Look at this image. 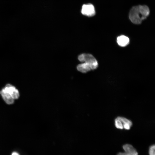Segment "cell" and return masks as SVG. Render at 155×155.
Here are the masks:
<instances>
[{"instance_id": "6da1fadb", "label": "cell", "mask_w": 155, "mask_h": 155, "mask_svg": "<svg viewBox=\"0 0 155 155\" xmlns=\"http://www.w3.org/2000/svg\"><path fill=\"white\" fill-rule=\"evenodd\" d=\"M150 11L146 5H138L133 7L129 13V18L131 21L136 24H140L142 21L149 16Z\"/></svg>"}, {"instance_id": "7a4b0ae2", "label": "cell", "mask_w": 155, "mask_h": 155, "mask_svg": "<svg viewBox=\"0 0 155 155\" xmlns=\"http://www.w3.org/2000/svg\"><path fill=\"white\" fill-rule=\"evenodd\" d=\"M0 94L3 100L8 104H13L20 96L18 90L9 84H7L0 90Z\"/></svg>"}, {"instance_id": "3957f363", "label": "cell", "mask_w": 155, "mask_h": 155, "mask_svg": "<svg viewBox=\"0 0 155 155\" xmlns=\"http://www.w3.org/2000/svg\"><path fill=\"white\" fill-rule=\"evenodd\" d=\"M78 59L81 62H84L89 64L92 69H96L98 67L97 61L94 57L90 54H82L78 57Z\"/></svg>"}, {"instance_id": "277c9868", "label": "cell", "mask_w": 155, "mask_h": 155, "mask_svg": "<svg viewBox=\"0 0 155 155\" xmlns=\"http://www.w3.org/2000/svg\"><path fill=\"white\" fill-rule=\"evenodd\" d=\"M81 12L82 14L88 17L93 16L95 14L94 6L90 3L83 5L82 7Z\"/></svg>"}, {"instance_id": "5b68a950", "label": "cell", "mask_w": 155, "mask_h": 155, "mask_svg": "<svg viewBox=\"0 0 155 155\" xmlns=\"http://www.w3.org/2000/svg\"><path fill=\"white\" fill-rule=\"evenodd\" d=\"M129 38L124 35L119 36L117 38L118 44L122 47H124L127 45L129 44Z\"/></svg>"}, {"instance_id": "8992f818", "label": "cell", "mask_w": 155, "mask_h": 155, "mask_svg": "<svg viewBox=\"0 0 155 155\" xmlns=\"http://www.w3.org/2000/svg\"><path fill=\"white\" fill-rule=\"evenodd\" d=\"M77 68L78 71L83 73H86L92 70L91 65L85 62L78 65Z\"/></svg>"}, {"instance_id": "52a82bcc", "label": "cell", "mask_w": 155, "mask_h": 155, "mask_svg": "<svg viewBox=\"0 0 155 155\" xmlns=\"http://www.w3.org/2000/svg\"><path fill=\"white\" fill-rule=\"evenodd\" d=\"M123 125V129H129L132 125V122L128 119L123 117H119Z\"/></svg>"}, {"instance_id": "ba28073f", "label": "cell", "mask_w": 155, "mask_h": 155, "mask_svg": "<svg viewBox=\"0 0 155 155\" xmlns=\"http://www.w3.org/2000/svg\"><path fill=\"white\" fill-rule=\"evenodd\" d=\"M115 127L117 129H123V127L122 123L118 117L115 120Z\"/></svg>"}, {"instance_id": "9c48e42d", "label": "cell", "mask_w": 155, "mask_h": 155, "mask_svg": "<svg viewBox=\"0 0 155 155\" xmlns=\"http://www.w3.org/2000/svg\"><path fill=\"white\" fill-rule=\"evenodd\" d=\"M149 155H155V145L151 146L149 149Z\"/></svg>"}, {"instance_id": "30bf717a", "label": "cell", "mask_w": 155, "mask_h": 155, "mask_svg": "<svg viewBox=\"0 0 155 155\" xmlns=\"http://www.w3.org/2000/svg\"><path fill=\"white\" fill-rule=\"evenodd\" d=\"M125 153L126 155H138V153L136 150L130 152Z\"/></svg>"}, {"instance_id": "8fae6325", "label": "cell", "mask_w": 155, "mask_h": 155, "mask_svg": "<svg viewBox=\"0 0 155 155\" xmlns=\"http://www.w3.org/2000/svg\"><path fill=\"white\" fill-rule=\"evenodd\" d=\"M117 155H126V153L125 152L124 153L120 152Z\"/></svg>"}, {"instance_id": "7c38bea8", "label": "cell", "mask_w": 155, "mask_h": 155, "mask_svg": "<svg viewBox=\"0 0 155 155\" xmlns=\"http://www.w3.org/2000/svg\"><path fill=\"white\" fill-rule=\"evenodd\" d=\"M11 155H19V154L17 152H13Z\"/></svg>"}]
</instances>
